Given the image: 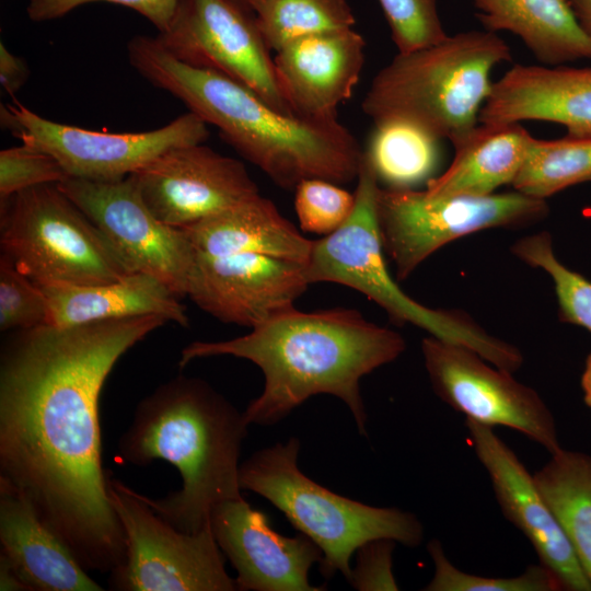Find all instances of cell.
Here are the masks:
<instances>
[{
	"instance_id": "cell-1",
	"label": "cell",
	"mask_w": 591,
	"mask_h": 591,
	"mask_svg": "<svg viewBox=\"0 0 591 591\" xmlns=\"http://www.w3.org/2000/svg\"><path fill=\"white\" fill-rule=\"evenodd\" d=\"M159 315L19 329L0 358V478L19 489L88 571L111 573L126 540L103 468L100 396Z\"/></svg>"
},
{
	"instance_id": "cell-2",
	"label": "cell",
	"mask_w": 591,
	"mask_h": 591,
	"mask_svg": "<svg viewBox=\"0 0 591 591\" xmlns=\"http://www.w3.org/2000/svg\"><path fill=\"white\" fill-rule=\"evenodd\" d=\"M251 329L228 340L187 345L179 367L216 356L256 364L264 374V389L243 412L248 425H275L311 396L327 394L343 401L358 432L367 436L360 380L404 352L399 333L346 308L304 312L293 306Z\"/></svg>"
},
{
	"instance_id": "cell-3",
	"label": "cell",
	"mask_w": 591,
	"mask_h": 591,
	"mask_svg": "<svg viewBox=\"0 0 591 591\" xmlns=\"http://www.w3.org/2000/svg\"><path fill=\"white\" fill-rule=\"evenodd\" d=\"M127 54L141 77L216 126L227 142L276 185L294 189L310 178L336 184L357 179L364 151L337 117L278 111L222 73L183 63L157 37H132Z\"/></svg>"
},
{
	"instance_id": "cell-4",
	"label": "cell",
	"mask_w": 591,
	"mask_h": 591,
	"mask_svg": "<svg viewBox=\"0 0 591 591\" xmlns=\"http://www.w3.org/2000/svg\"><path fill=\"white\" fill-rule=\"evenodd\" d=\"M248 426L243 412L207 382L178 375L139 402L116 456L136 466L155 460L174 465L182 477L177 491L141 497L171 525L195 533L216 506L243 498L240 456Z\"/></svg>"
},
{
	"instance_id": "cell-5",
	"label": "cell",
	"mask_w": 591,
	"mask_h": 591,
	"mask_svg": "<svg viewBox=\"0 0 591 591\" xmlns=\"http://www.w3.org/2000/svg\"><path fill=\"white\" fill-rule=\"evenodd\" d=\"M511 60L509 45L495 32L448 35L398 53L375 74L361 108L374 124L401 120L453 142L478 124L494 68Z\"/></svg>"
},
{
	"instance_id": "cell-6",
	"label": "cell",
	"mask_w": 591,
	"mask_h": 591,
	"mask_svg": "<svg viewBox=\"0 0 591 591\" xmlns=\"http://www.w3.org/2000/svg\"><path fill=\"white\" fill-rule=\"evenodd\" d=\"M378 177L363 153L357 177L355 208L329 235L313 241L305 264L311 283L349 287L381 306L397 325L412 324L439 339L465 346L495 367L515 372L523 363L513 345L488 334L467 314L426 306L405 293L390 275L376 218Z\"/></svg>"
},
{
	"instance_id": "cell-7",
	"label": "cell",
	"mask_w": 591,
	"mask_h": 591,
	"mask_svg": "<svg viewBox=\"0 0 591 591\" xmlns=\"http://www.w3.org/2000/svg\"><path fill=\"white\" fill-rule=\"evenodd\" d=\"M299 451L294 437L256 451L240 465V486L269 501L321 548L318 568L325 579L340 572L348 582L351 556L370 540L421 544L424 526L414 513L369 506L325 488L299 468Z\"/></svg>"
},
{
	"instance_id": "cell-8",
	"label": "cell",
	"mask_w": 591,
	"mask_h": 591,
	"mask_svg": "<svg viewBox=\"0 0 591 591\" xmlns=\"http://www.w3.org/2000/svg\"><path fill=\"white\" fill-rule=\"evenodd\" d=\"M0 245L2 255L40 287L97 285L130 274L57 184L1 200Z\"/></svg>"
},
{
	"instance_id": "cell-9",
	"label": "cell",
	"mask_w": 591,
	"mask_h": 591,
	"mask_svg": "<svg viewBox=\"0 0 591 591\" xmlns=\"http://www.w3.org/2000/svg\"><path fill=\"white\" fill-rule=\"evenodd\" d=\"M546 199L518 190L475 195H433L426 189L382 188L376 218L384 253L405 280L450 242L487 229H518L543 220Z\"/></svg>"
},
{
	"instance_id": "cell-10",
	"label": "cell",
	"mask_w": 591,
	"mask_h": 591,
	"mask_svg": "<svg viewBox=\"0 0 591 591\" xmlns=\"http://www.w3.org/2000/svg\"><path fill=\"white\" fill-rule=\"evenodd\" d=\"M109 499L126 540V559L109 573L120 591H236L210 521L185 533L160 517L124 483L109 478Z\"/></svg>"
},
{
	"instance_id": "cell-11",
	"label": "cell",
	"mask_w": 591,
	"mask_h": 591,
	"mask_svg": "<svg viewBox=\"0 0 591 591\" xmlns=\"http://www.w3.org/2000/svg\"><path fill=\"white\" fill-rule=\"evenodd\" d=\"M0 120L22 143L51 154L68 177L93 182L124 179L165 151L209 137L208 124L192 112L153 130L103 132L49 120L14 100L1 104Z\"/></svg>"
},
{
	"instance_id": "cell-12",
	"label": "cell",
	"mask_w": 591,
	"mask_h": 591,
	"mask_svg": "<svg viewBox=\"0 0 591 591\" xmlns=\"http://www.w3.org/2000/svg\"><path fill=\"white\" fill-rule=\"evenodd\" d=\"M57 185L100 230L129 273L151 275L177 297L187 296L196 250L182 229L153 215L131 176L115 182L68 177Z\"/></svg>"
},
{
	"instance_id": "cell-13",
	"label": "cell",
	"mask_w": 591,
	"mask_h": 591,
	"mask_svg": "<svg viewBox=\"0 0 591 591\" xmlns=\"http://www.w3.org/2000/svg\"><path fill=\"white\" fill-rule=\"evenodd\" d=\"M436 395L466 419L519 431L551 454L561 449L554 417L538 393L474 350L429 335L421 341Z\"/></svg>"
},
{
	"instance_id": "cell-14",
	"label": "cell",
	"mask_w": 591,
	"mask_h": 591,
	"mask_svg": "<svg viewBox=\"0 0 591 591\" xmlns=\"http://www.w3.org/2000/svg\"><path fill=\"white\" fill-rule=\"evenodd\" d=\"M155 37L183 63L222 73L293 114L254 13L233 0H178L167 27Z\"/></svg>"
},
{
	"instance_id": "cell-15",
	"label": "cell",
	"mask_w": 591,
	"mask_h": 591,
	"mask_svg": "<svg viewBox=\"0 0 591 591\" xmlns=\"http://www.w3.org/2000/svg\"><path fill=\"white\" fill-rule=\"evenodd\" d=\"M130 176L153 215L179 229L259 193L242 162L202 143L172 148Z\"/></svg>"
},
{
	"instance_id": "cell-16",
	"label": "cell",
	"mask_w": 591,
	"mask_h": 591,
	"mask_svg": "<svg viewBox=\"0 0 591 591\" xmlns=\"http://www.w3.org/2000/svg\"><path fill=\"white\" fill-rule=\"evenodd\" d=\"M310 285L305 264L262 255L196 251L187 297L222 323L253 328L294 306Z\"/></svg>"
},
{
	"instance_id": "cell-17",
	"label": "cell",
	"mask_w": 591,
	"mask_h": 591,
	"mask_svg": "<svg viewBox=\"0 0 591 591\" xmlns=\"http://www.w3.org/2000/svg\"><path fill=\"white\" fill-rule=\"evenodd\" d=\"M210 524L223 556L236 571L239 591H322L309 571L323 559L321 548L303 533L288 537L269 518L242 499L216 506Z\"/></svg>"
},
{
	"instance_id": "cell-18",
	"label": "cell",
	"mask_w": 591,
	"mask_h": 591,
	"mask_svg": "<svg viewBox=\"0 0 591 591\" xmlns=\"http://www.w3.org/2000/svg\"><path fill=\"white\" fill-rule=\"evenodd\" d=\"M465 420L471 445L490 478L506 519L529 540L541 564L559 578L564 590L590 591L591 582L534 476L493 427Z\"/></svg>"
},
{
	"instance_id": "cell-19",
	"label": "cell",
	"mask_w": 591,
	"mask_h": 591,
	"mask_svg": "<svg viewBox=\"0 0 591 591\" xmlns=\"http://www.w3.org/2000/svg\"><path fill=\"white\" fill-rule=\"evenodd\" d=\"M366 40L354 28L293 39L273 57L279 90L290 111L302 117H337L350 99L363 65Z\"/></svg>"
},
{
	"instance_id": "cell-20",
	"label": "cell",
	"mask_w": 591,
	"mask_h": 591,
	"mask_svg": "<svg viewBox=\"0 0 591 591\" xmlns=\"http://www.w3.org/2000/svg\"><path fill=\"white\" fill-rule=\"evenodd\" d=\"M543 120L591 136V67L515 63L496 82L478 123Z\"/></svg>"
},
{
	"instance_id": "cell-21",
	"label": "cell",
	"mask_w": 591,
	"mask_h": 591,
	"mask_svg": "<svg viewBox=\"0 0 591 591\" xmlns=\"http://www.w3.org/2000/svg\"><path fill=\"white\" fill-rule=\"evenodd\" d=\"M1 553L28 590L101 591L26 497L0 478Z\"/></svg>"
},
{
	"instance_id": "cell-22",
	"label": "cell",
	"mask_w": 591,
	"mask_h": 591,
	"mask_svg": "<svg viewBox=\"0 0 591 591\" xmlns=\"http://www.w3.org/2000/svg\"><path fill=\"white\" fill-rule=\"evenodd\" d=\"M181 229L197 252L212 256L253 253L306 264L313 244L259 193Z\"/></svg>"
},
{
	"instance_id": "cell-23",
	"label": "cell",
	"mask_w": 591,
	"mask_h": 591,
	"mask_svg": "<svg viewBox=\"0 0 591 591\" xmlns=\"http://www.w3.org/2000/svg\"><path fill=\"white\" fill-rule=\"evenodd\" d=\"M42 289L49 304L50 325L55 326L143 315H159L181 326L189 324L178 297L161 280L143 273H130L117 280L97 285Z\"/></svg>"
},
{
	"instance_id": "cell-24",
	"label": "cell",
	"mask_w": 591,
	"mask_h": 591,
	"mask_svg": "<svg viewBox=\"0 0 591 591\" xmlns=\"http://www.w3.org/2000/svg\"><path fill=\"white\" fill-rule=\"evenodd\" d=\"M532 138L520 123H478L451 142V164L442 174L428 179L425 189L433 195L483 196L512 185Z\"/></svg>"
},
{
	"instance_id": "cell-25",
	"label": "cell",
	"mask_w": 591,
	"mask_h": 591,
	"mask_svg": "<svg viewBox=\"0 0 591 591\" xmlns=\"http://www.w3.org/2000/svg\"><path fill=\"white\" fill-rule=\"evenodd\" d=\"M490 32L517 35L545 66L591 59V38L568 0H471Z\"/></svg>"
},
{
	"instance_id": "cell-26",
	"label": "cell",
	"mask_w": 591,
	"mask_h": 591,
	"mask_svg": "<svg viewBox=\"0 0 591 591\" xmlns=\"http://www.w3.org/2000/svg\"><path fill=\"white\" fill-rule=\"evenodd\" d=\"M533 476L591 582V455L561 448Z\"/></svg>"
},
{
	"instance_id": "cell-27",
	"label": "cell",
	"mask_w": 591,
	"mask_h": 591,
	"mask_svg": "<svg viewBox=\"0 0 591 591\" xmlns=\"http://www.w3.org/2000/svg\"><path fill=\"white\" fill-rule=\"evenodd\" d=\"M440 139L409 123L374 124L364 153L378 177L389 188H414L437 169Z\"/></svg>"
},
{
	"instance_id": "cell-28",
	"label": "cell",
	"mask_w": 591,
	"mask_h": 591,
	"mask_svg": "<svg viewBox=\"0 0 591 591\" xmlns=\"http://www.w3.org/2000/svg\"><path fill=\"white\" fill-rule=\"evenodd\" d=\"M591 182V136L532 138L524 164L512 187L546 199L570 186Z\"/></svg>"
},
{
	"instance_id": "cell-29",
	"label": "cell",
	"mask_w": 591,
	"mask_h": 591,
	"mask_svg": "<svg viewBox=\"0 0 591 591\" xmlns=\"http://www.w3.org/2000/svg\"><path fill=\"white\" fill-rule=\"evenodd\" d=\"M254 15L267 46L276 51L299 37L356 23L347 0H262Z\"/></svg>"
},
{
	"instance_id": "cell-30",
	"label": "cell",
	"mask_w": 591,
	"mask_h": 591,
	"mask_svg": "<svg viewBox=\"0 0 591 591\" xmlns=\"http://www.w3.org/2000/svg\"><path fill=\"white\" fill-rule=\"evenodd\" d=\"M511 253L552 278L560 321L591 333V281L556 257L552 235L544 231L521 237L512 244Z\"/></svg>"
},
{
	"instance_id": "cell-31",
	"label": "cell",
	"mask_w": 591,
	"mask_h": 591,
	"mask_svg": "<svg viewBox=\"0 0 591 591\" xmlns=\"http://www.w3.org/2000/svg\"><path fill=\"white\" fill-rule=\"evenodd\" d=\"M434 571L426 591H558L564 590L559 578L546 566L531 565L514 577H484L456 568L447 557L441 543L431 540L427 545Z\"/></svg>"
},
{
	"instance_id": "cell-32",
	"label": "cell",
	"mask_w": 591,
	"mask_h": 591,
	"mask_svg": "<svg viewBox=\"0 0 591 591\" xmlns=\"http://www.w3.org/2000/svg\"><path fill=\"white\" fill-rule=\"evenodd\" d=\"M50 324L47 297L4 255L0 258V329H28Z\"/></svg>"
},
{
	"instance_id": "cell-33",
	"label": "cell",
	"mask_w": 591,
	"mask_h": 591,
	"mask_svg": "<svg viewBox=\"0 0 591 591\" xmlns=\"http://www.w3.org/2000/svg\"><path fill=\"white\" fill-rule=\"evenodd\" d=\"M294 190V209L305 232L329 235L348 220L355 208V194L326 179H304Z\"/></svg>"
},
{
	"instance_id": "cell-34",
	"label": "cell",
	"mask_w": 591,
	"mask_h": 591,
	"mask_svg": "<svg viewBox=\"0 0 591 591\" xmlns=\"http://www.w3.org/2000/svg\"><path fill=\"white\" fill-rule=\"evenodd\" d=\"M398 53H409L448 37L437 0H378Z\"/></svg>"
},
{
	"instance_id": "cell-35",
	"label": "cell",
	"mask_w": 591,
	"mask_h": 591,
	"mask_svg": "<svg viewBox=\"0 0 591 591\" xmlns=\"http://www.w3.org/2000/svg\"><path fill=\"white\" fill-rule=\"evenodd\" d=\"M68 178L60 163L49 153L26 144L0 152V199L39 185L59 184Z\"/></svg>"
},
{
	"instance_id": "cell-36",
	"label": "cell",
	"mask_w": 591,
	"mask_h": 591,
	"mask_svg": "<svg viewBox=\"0 0 591 591\" xmlns=\"http://www.w3.org/2000/svg\"><path fill=\"white\" fill-rule=\"evenodd\" d=\"M94 2L129 8L144 16L161 33L167 27L178 0H28L26 12L33 22L51 21Z\"/></svg>"
},
{
	"instance_id": "cell-37",
	"label": "cell",
	"mask_w": 591,
	"mask_h": 591,
	"mask_svg": "<svg viewBox=\"0 0 591 591\" xmlns=\"http://www.w3.org/2000/svg\"><path fill=\"white\" fill-rule=\"evenodd\" d=\"M396 543L392 538H374L359 546L348 583L358 591L398 590L392 569Z\"/></svg>"
},
{
	"instance_id": "cell-38",
	"label": "cell",
	"mask_w": 591,
	"mask_h": 591,
	"mask_svg": "<svg viewBox=\"0 0 591 591\" xmlns=\"http://www.w3.org/2000/svg\"><path fill=\"white\" fill-rule=\"evenodd\" d=\"M30 69L25 60L12 54L0 43V83L3 90L13 95L27 81Z\"/></svg>"
},
{
	"instance_id": "cell-39",
	"label": "cell",
	"mask_w": 591,
	"mask_h": 591,
	"mask_svg": "<svg viewBox=\"0 0 591 591\" xmlns=\"http://www.w3.org/2000/svg\"><path fill=\"white\" fill-rule=\"evenodd\" d=\"M0 590H28L26 584L20 579L18 573L8 563V560L0 555Z\"/></svg>"
},
{
	"instance_id": "cell-40",
	"label": "cell",
	"mask_w": 591,
	"mask_h": 591,
	"mask_svg": "<svg viewBox=\"0 0 591 591\" xmlns=\"http://www.w3.org/2000/svg\"><path fill=\"white\" fill-rule=\"evenodd\" d=\"M579 24L591 38V0H568Z\"/></svg>"
},
{
	"instance_id": "cell-41",
	"label": "cell",
	"mask_w": 591,
	"mask_h": 591,
	"mask_svg": "<svg viewBox=\"0 0 591 591\" xmlns=\"http://www.w3.org/2000/svg\"><path fill=\"white\" fill-rule=\"evenodd\" d=\"M581 387L584 395V402L591 409V352L586 359L584 370L581 375Z\"/></svg>"
},
{
	"instance_id": "cell-42",
	"label": "cell",
	"mask_w": 591,
	"mask_h": 591,
	"mask_svg": "<svg viewBox=\"0 0 591 591\" xmlns=\"http://www.w3.org/2000/svg\"><path fill=\"white\" fill-rule=\"evenodd\" d=\"M233 1L254 13L255 8L258 5V3L262 0H233Z\"/></svg>"
}]
</instances>
